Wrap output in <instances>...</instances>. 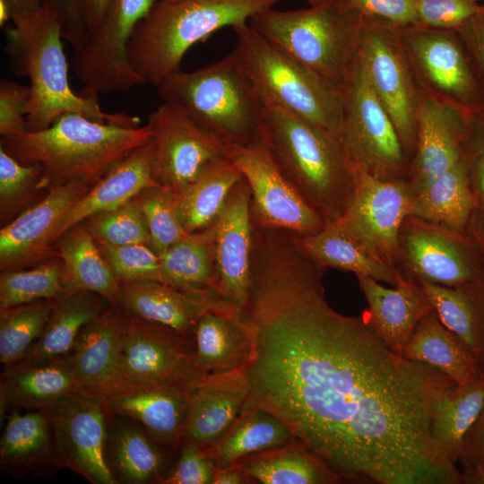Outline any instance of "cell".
Masks as SVG:
<instances>
[{
	"label": "cell",
	"mask_w": 484,
	"mask_h": 484,
	"mask_svg": "<svg viewBox=\"0 0 484 484\" xmlns=\"http://www.w3.org/2000/svg\"><path fill=\"white\" fill-rule=\"evenodd\" d=\"M231 52L265 103L340 134L341 90L264 39L249 23L232 28Z\"/></svg>",
	"instance_id": "cell-8"
},
{
	"label": "cell",
	"mask_w": 484,
	"mask_h": 484,
	"mask_svg": "<svg viewBox=\"0 0 484 484\" xmlns=\"http://www.w3.org/2000/svg\"><path fill=\"white\" fill-rule=\"evenodd\" d=\"M402 356L436 368L456 384L484 377V372L471 350L445 326L435 309L418 323Z\"/></svg>",
	"instance_id": "cell-32"
},
{
	"label": "cell",
	"mask_w": 484,
	"mask_h": 484,
	"mask_svg": "<svg viewBox=\"0 0 484 484\" xmlns=\"http://www.w3.org/2000/svg\"><path fill=\"white\" fill-rule=\"evenodd\" d=\"M39 164L25 165L0 147V220L3 226L42 200L48 194L42 186Z\"/></svg>",
	"instance_id": "cell-44"
},
{
	"label": "cell",
	"mask_w": 484,
	"mask_h": 484,
	"mask_svg": "<svg viewBox=\"0 0 484 484\" xmlns=\"http://www.w3.org/2000/svg\"><path fill=\"white\" fill-rule=\"evenodd\" d=\"M151 176L178 192L211 164L228 159L227 144L177 108L163 102L150 113Z\"/></svg>",
	"instance_id": "cell-15"
},
{
	"label": "cell",
	"mask_w": 484,
	"mask_h": 484,
	"mask_svg": "<svg viewBox=\"0 0 484 484\" xmlns=\"http://www.w3.org/2000/svg\"><path fill=\"white\" fill-rule=\"evenodd\" d=\"M106 460L117 483H160L165 458L159 444L138 421L109 415Z\"/></svg>",
	"instance_id": "cell-31"
},
{
	"label": "cell",
	"mask_w": 484,
	"mask_h": 484,
	"mask_svg": "<svg viewBox=\"0 0 484 484\" xmlns=\"http://www.w3.org/2000/svg\"><path fill=\"white\" fill-rule=\"evenodd\" d=\"M53 307V298L0 309V362L4 366L22 360L43 334Z\"/></svg>",
	"instance_id": "cell-42"
},
{
	"label": "cell",
	"mask_w": 484,
	"mask_h": 484,
	"mask_svg": "<svg viewBox=\"0 0 484 484\" xmlns=\"http://www.w3.org/2000/svg\"><path fill=\"white\" fill-rule=\"evenodd\" d=\"M82 222L97 243L115 246L150 244L146 219L133 198L115 209L95 213Z\"/></svg>",
	"instance_id": "cell-45"
},
{
	"label": "cell",
	"mask_w": 484,
	"mask_h": 484,
	"mask_svg": "<svg viewBox=\"0 0 484 484\" xmlns=\"http://www.w3.org/2000/svg\"><path fill=\"white\" fill-rule=\"evenodd\" d=\"M301 249L318 264L357 275L369 276L396 286L404 276L385 263L360 238L348 229L340 220L326 224L319 232L298 235Z\"/></svg>",
	"instance_id": "cell-30"
},
{
	"label": "cell",
	"mask_w": 484,
	"mask_h": 484,
	"mask_svg": "<svg viewBox=\"0 0 484 484\" xmlns=\"http://www.w3.org/2000/svg\"><path fill=\"white\" fill-rule=\"evenodd\" d=\"M325 270L292 232L255 239L241 310L254 336L245 405L280 419L341 481L462 483L432 437L435 408L456 383L389 349L363 314L335 311Z\"/></svg>",
	"instance_id": "cell-1"
},
{
	"label": "cell",
	"mask_w": 484,
	"mask_h": 484,
	"mask_svg": "<svg viewBox=\"0 0 484 484\" xmlns=\"http://www.w3.org/2000/svg\"><path fill=\"white\" fill-rule=\"evenodd\" d=\"M111 1L112 0H76L79 15L87 37L99 25Z\"/></svg>",
	"instance_id": "cell-56"
},
{
	"label": "cell",
	"mask_w": 484,
	"mask_h": 484,
	"mask_svg": "<svg viewBox=\"0 0 484 484\" xmlns=\"http://www.w3.org/2000/svg\"><path fill=\"white\" fill-rule=\"evenodd\" d=\"M259 141L325 224L343 216L354 192L357 170L339 134L265 103Z\"/></svg>",
	"instance_id": "cell-4"
},
{
	"label": "cell",
	"mask_w": 484,
	"mask_h": 484,
	"mask_svg": "<svg viewBox=\"0 0 484 484\" xmlns=\"http://www.w3.org/2000/svg\"><path fill=\"white\" fill-rule=\"evenodd\" d=\"M77 393L80 385L69 354L40 364L19 361L4 366L0 377L1 424L7 413L47 410Z\"/></svg>",
	"instance_id": "cell-25"
},
{
	"label": "cell",
	"mask_w": 484,
	"mask_h": 484,
	"mask_svg": "<svg viewBox=\"0 0 484 484\" xmlns=\"http://www.w3.org/2000/svg\"><path fill=\"white\" fill-rule=\"evenodd\" d=\"M56 15L62 30L63 39H66L74 50L86 39V31L79 15L76 0H44Z\"/></svg>",
	"instance_id": "cell-55"
},
{
	"label": "cell",
	"mask_w": 484,
	"mask_h": 484,
	"mask_svg": "<svg viewBox=\"0 0 484 484\" xmlns=\"http://www.w3.org/2000/svg\"><path fill=\"white\" fill-rule=\"evenodd\" d=\"M82 184L53 186L39 203L0 230V270L33 267L56 255L54 238L71 207L90 189Z\"/></svg>",
	"instance_id": "cell-18"
},
{
	"label": "cell",
	"mask_w": 484,
	"mask_h": 484,
	"mask_svg": "<svg viewBox=\"0 0 484 484\" xmlns=\"http://www.w3.org/2000/svg\"><path fill=\"white\" fill-rule=\"evenodd\" d=\"M229 160L247 182L250 214L255 225L292 231L299 236L319 232L324 220L283 176L260 141L227 144Z\"/></svg>",
	"instance_id": "cell-14"
},
{
	"label": "cell",
	"mask_w": 484,
	"mask_h": 484,
	"mask_svg": "<svg viewBox=\"0 0 484 484\" xmlns=\"http://www.w3.org/2000/svg\"><path fill=\"white\" fill-rule=\"evenodd\" d=\"M12 11L7 0H0V24L4 26L11 19Z\"/></svg>",
	"instance_id": "cell-59"
},
{
	"label": "cell",
	"mask_w": 484,
	"mask_h": 484,
	"mask_svg": "<svg viewBox=\"0 0 484 484\" xmlns=\"http://www.w3.org/2000/svg\"><path fill=\"white\" fill-rule=\"evenodd\" d=\"M30 88L7 79L0 81V134L14 136L29 132L26 117L30 106Z\"/></svg>",
	"instance_id": "cell-51"
},
{
	"label": "cell",
	"mask_w": 484,
	"mask_h": 484,
	"mask_svg": "<svg viewBox=\"0 0 484 484\" xmlns=\"http://www.w3.org/2000/svg\"><path fill=\"white\" fill-rule=\"evenodd\" d=\"M194 361L211 375L245 369L254 355V336L242 311L224 301L206 312L194 329Z\"/></svg>",
	"instance_id": "cell-28"
},
{
	"label": "cell",
	"mask_w": 484,
	"mask_h": 484,
	"mask_svg": "<svg viewBox=\"0 0 484 484\" xmlns=\"http://www.w3.org/2000/svg\"><path fill=\"white\" fill-rule=\"evenodd\" d=\"M5 30L4 52L9 70L30 80V106L26 117L29 132L49 127L65 113L91 120L138 126L140 119L125 113L101 109L98 96H77L68 80V65L62 44L60 22L48 5L15 13Z\"/></svg>",
	"instance_id": "cell-3"
},
{
	"label": "cell",
	"mask_w": 484,
	"mask_h": 484,
	"mask_svg": "<svg viewBox=\"0 0 484 484\" xmlns=\"http://www.w3.org/2000/svg\"><path fill=\"white\" fill-rule=\"evenodd\" d=\"M362 18L359 56L411 161L422 92L405 54L400 28Z\"/></svg>",
	"instance_id": "cell-12"
},
{
	"label": "cell",
	"mask_w": 484,
	"mask_h": 484,
	"mask_svg": "<svg viewBox=\"0 0 484 484\" xmlns=\"http://www.w3.org/2000/svg\"><path fill=\"white\" fill-rule=\"evenodd\" d=\"M235 463L263 484H335L340 477L318 455L294 438L288 444L246 455Z\"/></svg>",
	"instance_id": "cell-37"
},
{
	"label": "cell",
	"mask_w": 484,
	"mask_h": 484,
	"mask_svg": "<svg viewBox=\"0 0 484 484\" xmlns=\"http://www.w3.org/2000/svg\"><path fill=\"white\" fill-rule=\"evenodd\" d=\"M282 0H157L135 26L129 63L143 83L160 87L180 70L186 52L223 27L249 19Z\"/></svg>",
	"instance_id": "cell-5"
},
{
	"label": "cell",
	"mask_w": 484,
	"mask_h": 484,
	"mask_svg": "<svg viewBox=\"0 0 484 484\" xmlns=\"http://www.w3.org/2000/svg\"><path fill=\"white\" fill-rule=\"evenodd\" d=\"M151 138L148 123L125 126L65 113L47 129L1 137L0 147L20 163L39 164L48 190L69 184L93 186Z\"/></svg>",
	"instance_id": "cell-2"
},
{
	"label": "cell",
	"mask_w": 484,
	"mask_h": 484,
	"mask_svg": "<svg viewBox=\"0 0 484 484\" xmlns=\"http://www.w3.org/2000/svg\"><path fill=\"white\" fill-rule=\"evenodd\" d=\"M471 119L458 108L422 93L409 175L414 194L465 155Z\"/></svg>",
	"instance_id": "cell-21"
},
{
	"label": "cell",
	"mask_w": 484,
	"mask_h": 484,
	"mask_svg": "<svg viewBox=\"0 0 484 484\" xmlns=\"http://www.w3.org/2000/svg\"><path fill=\"white\" fill-rule=\"evenodd\" d=\"M398 269L444 286L484 280V248L466 230L408 216L399 235Z\"/></svg>",
	"instance_id": "cell-11"
},
{
	"label": "cell",
	"mask_w": 484,
	"mask_h": 484,
	"mask_svg": "<svg viewBox=\"0 0 484 484\" xmlns=\"http://www.w3.org/2000/svg\"><path fill=\"white\" fill-rule=\"evenodd\" d=\"M214 232L218 272L215 290L221 299L242 310L250 293L253 252L250 190L243 177L214 223Z\"/></svg>",
	"instance_id": "cell-20"
},
{
	"label": "cell",
	"mask_w": 484,
	"mask_h": 484,
	"mask_svg": "<svg viewBox=\"0 0 484 484\" xmlns=\"http://www.w3.org/2000/svg\"><path fill=\"white\" fill-rule=\"evenodd\" d=\"M152 143L139 146L91 186L67 212L54 238L55 242L86 218L115 209L140 191L158 185L151 176Z\"/></svg>",
	"instance_id": "cell-29"
},
{
	"label": "cell",
	"mask_w": 484,
	"mask_h": 484,
	"mask_svg": "<svg viewBox=\"0 0 484 484\" xmlns=\"http://www.w3.org/2000/svg\"><path fill=\"white\" fill-rule=\"evenodd\" d=\"M471 204L469 160L465 154L414 194L410 216L466 230Z\"/></svg>",
	"instance_id": "cell-38"
},
{
	"label": "cell",
	"mask_w": 484,
	"mask_h": 484,
	"mask_svg": "<svg viewBox=\"0 0 484 484\" xmlns=\"http://www.w3.org/2000/svg\"><path fill=\"white\" fill-rule=\"evenodd\" d=\"M47 411L62 467L92 484H117L106 460L108 414L103 399L77 393Z\"/></svg>",
	"instance_id": "cell-17"
},
{
	"label": "cell",
	"mask_w": 484,
	"mask_h": 484,
	"mask_svg": "<svg viewBox=\"0 0 484 484\" xmlns=\"http://www.w3.org/2000/svg\"><path fill=\"white\" fill-rule=\"evenodd\" d=\"M64 290V264L56 254L30 269L1 272L0 309L51 299Z\"/></svg>",
	"instance_id": "cell-43"
},
{
	"label": "cell",
	"mask_w": 484,
	"mask_h": 484,
	"mask_svg": "<svg viewBox=\"0 0 484 484\" xmlns=\"http://www.w3.org/2000/svg\"><path fill=\"white\" fill-rule=\"evenodd\" d=\"M166 1H177V0H166Z\"/></svg>",
	"instance_id": "cell-63"
},
{
	"label": "cell",
	"mask_w": 484,
	"mask_h": 484,
	"mask_svg": "<svg viewBox=\"0 0 484 484\" xmlns=\"http://www.w3.org/2000/svg\"><path fill=\"white\" fill-rule=\"evenodd\" d=\"M109 304L92 291L64 290L53 298L43 334L21 361L40 364L69 354L82 328Z\"/></svg>",
	"instance_id": "cell-34"
},
{
	"label": "cell",
	"mask_w": 484,
	"mask_h": 484,
	"mask_svg": "<svg viewBox=\"0 0 484 484\" xmlns=\"http://www.w3.org/2000/svg\"><path fill=\"white\" fill-rule=\"evenodd\" d=\"M54 250L64 264L65 290H89L118 304L120 283L82 221L65 231Z\"/></svg>",
	"instance_id": "cell-33"
},
{
	"label": "cell",
	"mask_w": 484,
	"mask_h": 484,
	"mask_svg": "<svg viewBox=\"0 0 484 484\" xmlns=\"http://www.w3.org/2000/svg\"><path fill=\"white\" fill-rule=\"evenodd\" d=\"M158 90L163 102L224 143L259 141L265 102L231 53L194 71H179Z\"/></svg>",
	"instance_id": "cell-7"
},
{
	"label": "cell",
	"mask_w": 484,
	"mask_h": 484,
	"mask_svg": "<svg viewBox=\"0 0 484 484\" xmlns=\"http://www.w3.org/2000/svg\"><path fill=\"white\" fill-rule=\"evenodd\" d=\"M459 462L464 468L463 472L484 474V402L463 438Z\"/></svg>",
	"instance_id": "cell-54"
},
{
	"label": "cell",
	"mask_w": 484,
	"mask_h": 484,
	"mask_svg": "<svg viewBox=\"0 0 484 484\" xmlns=\"http://www.w3.org/2000/svg\"><path fill=\"white\" fill-rule=\"evenodd\" d=\"M248 395L245 369L211 375L194 390L182 430L183 442L213 446L239 416Z\"/></svg>",
	"instance_id": "cell-26"
},
{
	"label": "cell",
	"mask_w": 484,
	"mask_h": 484,
	"mask_svg": "<svg viewBox=\"0 0 484 484\" xmlns=\"http://www.w3.org/2000/svg\"><path fill=\"white\" fill-rule=\"evenodd\" d=\"M160 260V282L180 290H215L218 272L214 224L187 234L169 246Z\"/></svg>",
	"instance_id": "cell-40"
},
{
	"label": "cell",
	"mask_w": 484,
	"mask_h": 484,
	"mask_svg": "<svg viewBox=\"0 0 484 484\" xmlns=\"http://www.w3.org/2000/svg\"><path fill=\"white\" fill-rule=\"evenodd\" d=\"M193 391L161 385H120L103 399L109 415L138 421L159 444L182 445V430Z\"/></svg>",
	"instance_id": "cell-22"
},
{
	"label": "cell",
	"mask_w": 484,
	"mask_h": 484,
	"mask_svg": "<svg viewBox=\"0 0 484 484\" xmlns=\"http://www.w3.org/2000/svg\"><path fill=\"white\" fill-rule=\"evenodd\" d=\"M356 277L367 304L362 313L367 324L389 349L402 355L418 323L434 310L426 291L418 281L407 277L393 289L369 276Z\"/></svg>",
	"instance_id": "cell-23"
},
{
	"label": "cell",
	"mask_w": 484,
	"mask_h": 484,
	"mask_svg": "<svg viewBox=\"0 0 484 484\" xmlns=\"http://www.w3.org/2000/svg\"><path fill=\"white\" fill-rule=\"evenodd\" d=\"M464 153L469 160L472 198L466 230L484 248V115L471 118Z\"/></svg>",
	"instance_id": "cell-48"
},
{
	"label": "cell",
	"mask_w": 484,
	"mask_h": 484,
	"mask_svg": "<svg viewBox=\"0 0 484 484\" xmlns=\"http://www.w3.org/2000/svg\"><path fill=\"white\" fill-rule=\"evenodd\" d=\"M423 94L447 102L471 117L484 115V91L456 30L412 24L399 29Z\"/></svg>",
	"instance_id": "cell-10"
},
{
	"label": "cell",
	"mask_w": 484,
	"mask_h": 484,
	"mask_svg": "<svg viewBox=\"0 0 484 484\" xmlns=\"http://www.w3.org/2000/svg\"><path fill=\"white\" fill-rule=\"evenodd\" d=\"M418 24L457 30L483 6L478 0H411Z\"/></svg>",
	"instance_id": "cell-49"
},
{
	"label": "cell",
	"mask_w": 484,
	"mask_h": 484,
	"mask_svg": "<svg viewBox=\"0 0 484 484\" xmlns=\"http://www.w3.org/2000/svg\"><path fill=\"white\" fill-rule=\"evenodd\" d=\"M478 1H480V3H481V2H484V0H478Z\"/></svg>",
	"instance_id": "cell-62"
},
{
	"label": "cell",
	"mask_w": 484,
	"mask_h": 484,
	"mask_svg": "<svg viewBox=\"0 0 484 484\" xmlns=\"http://www.w3.org/2000/svg\"><path fill=\"white\" fill-rule=\"evenodd\" d=\"M0 468L14 478L48 477L63 468L47 410L9 413L0 439Z\"/></svg>",
	"instance_id": "cell-27"
},
{
	"label": "cell",
	"mask_w": 484,
	"mask_h": 484,
	"mask_svg": "<svg viewBox=\"0 0 484 484\" xmlns=\"http://www.w3.org/2000/svg\"><path fill=\"white\" fill-rule=\"evenodd\" d=\"M222 302L213 290H180L158 281L122 283L118 297L132 314L194 337L201 316Z\"/></svg>",
	"instance_id": "cell-24"
},
{
	"label": "cell",
	"mask_w": 484,
	"mask_h": 484,
	"mask_svg": "<svg viewBox=\"0 0 484 484\" xmlns=\"http://www.w3.org/2000/svg\"><path fill=\"white\" fill-rule=\"evenodd\" d=\"M363 18L342 0L307 8L267 9L249 25L281 50L341 89L359 55Z\"/></svg>",
	"instance_id": "cell-6"
},
{
	"label": "cell",
	"mask_w": 484,
	"mask_h": 484,
	"mask_svg": "<svg viewBox=\"0 0 484 484\" xmlns=\"http://www.w3.org/2000/svg\"><path fill=\"white\" fill-rule=\"evenodd\" d=\"M484 402V377L450 388L436 404L432 419V437L449 462H459L463 438Z\"/></svg>",
	"instance_id": "cell-41"
},
{
	"label": "cell",
	"mask_w": 484,
	"mask_h": 484,
	"mask_svg": "<svg viewBox=\"0 0 484 484\" xmlns=\"http://www.w3.org/2000/svg\"><path fill=\"white\" fill-rule=\"evenodd\" d=\"M419 282L440 321L467 346L484 372V280L454 286Z\"/></svg>",
	"instance_id": "cell-35"
},
{
	"label": "cell",
	"mask_w": 484,
	"mask_h": 484,
	"mask_svg": "<svg viewBox=\"0 0 484 484\" xmlns=\"http://www.w3.org/2000/svg\"><path fill=\"white\" fill-rule=\"evenodd\" d=\"M463 42L475 74L484 91V4L456 30Z\"/></svg>",
	"instance_id": "cell-53"
},
{
	"label": "cell",
	"mask_w": 484,
	"mask_h": 484,
	"mask_svg": "<svg viewBox=\"0 0 484 484\" xmlns=\"http://www.w3.org/2000/svg\"><path fill=\"white\" fill-rule=\"evenodd\" d=\"M130 316L120 304H109L80 331L69 353L80 393L104 399L118 386Z\"/></svg>",
	"instance_id": "cell-19"
},
{
	"label": "cell",
	"mask_w": 484,
	"mask_h": 484,
	"mask_svg": "<svg viewBox=\"0 0 484 484\" xmlns=\"http://www.w3.org/2000/svg\"><path fill=\"white\" fill-rule=\"evenodd\" d=\"M176 465L163 477L162 484H213L216 463L207 448L183 442Z\"/></svg>",
	"instance_id": "cell-50"
},
{
	"label": "cell",
	"mask_w": 484,
	"mask_h": 484,
	"mask_svg": "<svg viewBox=\"0 0 484 484\" xmlns=\"http://www.w3.org/2000/svg\"><path fill=\"white\" fill-rule=\"evenodd\" d=\"M241 178L242 175L229 158L223 159L211 164L174 193L176 212L184 230L192 234L213 225Z\"/></svg>",
	"instance_id": "cell-36"
},
{
	"label": "cell",
	"mask_w": 484,
	"mask_h": 484,
	"mask_svg": "<svg viewBox=\"0 0 484 484\" xmlns=\"http://www.w3.org/2000/svg\"><path fill=\"white\" fill-rule=\"evenodd\" d=\"M194 350V336L131 313L118 386L161 385L193 391L211 376L196 365Z\"/></svg>",
	"instance_id": "cell-13"
},
{
	"label": "cell",
	"mask_w": 484,
	"mask_h": 484,
	"mask_svg": "<svg viewBox=\"0 0 484 484\" xmlns=\"http://www.w3.org/2000/svg\"><path fill=\"white\" fill-rule=\"evenodd\" d=\"M97 245L120 284L142 281H161L160 256L149 245Z\"/></svg>",
	"instance_id": "cell-47"
},
{
	"label": "cell",
	"mask_w": 484,
	"mask_h": 484,
	"mask_svg": "<svg viewBox=\"0 0 484 484\" xmlns=\"http://www.w3.org/2000/svg\"><path fill=\"white\" fill-rule=\"evenodd\" d=\"M306 1L309 4V5H315V4H322L330 0H306Z\"/></svg>",
	"instance_id": "cell-61"
},
{
	"label": "cell",
	"mask_w": 484,
	"mask_h": 484,
	"mask_svg": "<svg viewBox=\"0 0 484 484\" xmlns=\"http://www.w3.org/2000/svg\"><path fill=\"white\" fill-rule=\"evenodd\" d=\"M292 439L289 428L273 414L244 405L229 429L207 450L217 468H225L246 455L284 445Z\"/></svg>",
	"instance_id": "cell-39"
},
{
	"label": "cell",
	"mask_w": 484,
	"mask_h": 484,
	"mask_svg": "<svg viewBox=\"0 0 484 484\" xmlns=\"http://www.w3.org/2000/svg\"><path fill=\"white\" fill-rule=\"evenodd\" d=\"M254 480L245 470L234 463L225 468H217L213 484H250Z\"/></svg>",
	"instance_id": "cell-57"
},
{
	"label": "cell",
	"mask_w": 484,
	"mask_h": 484,
	"mask_svg": "<svg viewBox=\"0 0 484 484\" xmlns=\"http://www.w3.org/2000/svg\"><path fill=\"white\" fill-rule=\"evenodd\" d=\"M413 195L409 178L384 180L357 170L353 194L339 220L398 269L399 235L411 214Z\"/></svg>",
	"instance_id": "cell-16"
},
{
	"label": "cell",
	"mask_w": 484,
	"mask_h": 484,
	"mask_svg": "<svg viewBox=\"0 0 484 484\" xmlns=\"http://www.w3.org/2000/svg\"><path fill=\"white\" fill-rule=\"evenodd\" d=\"M133 199L146 219L151 236L149 246L159 256L187 235L177 215L171 190L151 186L140 191Z\"/></svg>",
	"instance_id": "cell-46"
},
{
	"label": "cell",
	"mask_w": 484,
	"mask_h": 484,
	"mask_svg": "<svg viewBox=\"0 0 484 484\" xmlns=\"http://www.w3.org/2000/svg\"><path fill=\"white\" fill-rule=\"evenodd\" d=\"M462 483L466 484H484V474L474 472H462Z\"/></svg>",
	"instance_id": "cell-60"
},
{
	"label": "cell",
	"mask_w": 484,
	"mask_h": 484,
	"mask_svg": "<svg viewBox=\"0 0 484 484\" xmlns=\"http://www.w3.org/2000/svg\"><path fill=\"white\" fill-rule=\"evenodd\" d=\"M12 15L15 13L33 11L40 7L44 0H7Z\"/></svg>",
	"instance_id": "cell-58"
},
{
	"label": "cell",
	"mask_w": 484,
	"mask_h": 484,
	"mask_svg": "<svg viewBox=\"0 0 484 484\" xmlns=\"http://www.w3.org/2000/svg\"><path fill=\"white\" fill-rule=\"evenodd\" d=\"M340 90L339 135L356 170L384 180L409 178L410 158L359 55Z\"/></svg>",
	"instance_id": "cell-9"
},
{
	"label": "cell",
	"mask_w": 484,
	"mask_h": 484,
	"mask_svg": "<svg viewBox=\"0 0 484 484\" xmlns=\"http://www.w3.org/2000/svg\"><path fill=\"white\" fill-rule=\"evenodd\" d=\"M364 18L402 28L418 24L411 0H342Z\"/></svg>",
	"instance_id": "cell-52"
}]
</instances>
